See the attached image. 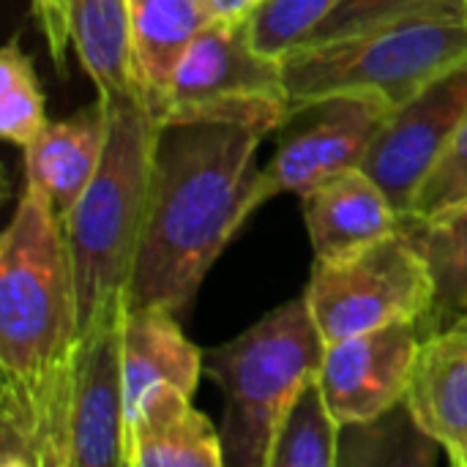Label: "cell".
Here are the masks:
<instances>
[{
    "mask_svg": "<svg viewBox=\"0 0 467 467\" xmlns=\"http://www.w3.org/2000/svg\"><path fill=\"white\" fill-rule=\"evenodd\" d=\"M467 197V120L441 161L432 167L421 192L416 194L413 211L405 219H430Z\"/></svg>",
    "mask_w": 467,
    "mask_h": 467,
    "instance_id": "23",
    "label": "cell"
},
{
    "mask_svg": "<svg viewBox=\"0 0 467 467\" xmlns=\"http://www.w3.org/2000/svg\"><path fill=\"white\" fill-rule=\"evenodd\" d=\"M342 451V424L331 413L317 375L293 400L271 454V467H334Z\"/></svg>",
    "mask_w": 467,
    "mask_h": 467,
    "instance_id": "20",
    "label": "cell"
},
{
    "mask_svg": "<svg viewBox=\"0 0 467 467\" xmlns=\"http://www.w3.org/2000/svg\"><path fill=\"white\" fill-rule=\"evenodd\" d=\"M33 19L60 77H66V49L71 44V0H30Z\"/></svg>",
    "mask_w": 467,
    "mask_h": 467,
    "instance_id": "25",
    "label": "cell"
},
{
    "mask_svg": "<svg viewBox=\"0 0 467 467\" xmlns=\"http://www.w3.org/2000/svg\"><path fill=\"white\" fill-rule=\"evenodd\" d=\"M465 315H467V312H465ZM465 315H462V317H465Z\"/></svg>",
    "mask_w": 467,
    "mask_h": 467,
    "instance_id": "28",
    "label": "cell"
},
{
    "mask_svg": "<svg viewBox=\"0 0 467 467\" xmlns=\"http://www.w3.org/2000/svg\"><path fill=\"white\" fill-rule=\"evenodd\" d=\"M391 104L375 93H334L296 107L279 126L271 161L257 170L246 216L276 194L304 197L326 178L364 167V159L391 115Z\"/></svg>",
    "mask_w": 467,
    "mask_h": 467,
    "instance_id": "8",
    "label": "cell"
},
{
    "mask_svg": "<svg viewBox=\"0 0 467 467\" xmlns=\"http://www.w3.org/2000/svg\"><path fill=\"white\" fill-rule=\"evenodd\" d=\"M304 298L326 345L402 320H421L432 331L435 279L405 219L364 249L315 260Z\"/></svg>",
    "mask_w": 467,
    "mask_h": 467,
    "instance_id": "6",
    "label": "cell"
},
{
    "mask_svg": "<svg viewBox=\"0 0 467 467\" xmlns=\"http://www.w3.org/2000/svg\"><path fill=\"white\" fill-rule=\"evenodd\" d=\"M44 93L30 55L11 38L0 49V134L16 148H27L47 126Z\"/></svg>",
    "mask_w": 467,
    "mask_h": 467,
    "instance_id": "21",
    "label": "cell"
},
{
    "mask_svg": "<svg viewBox=\"0 0 467 467\" xmlns=\"http://www.w3.org/2000/svg\"><path fill=\"white\" fill-rule=\"evenodd\" d=\"M265 137L230 120L159 123L129 306L186 315L211 265L249 222L246 197Z\"/></svg>",
    "mask_w": 467,
    "mask_h": 467,
    "instance_id": "2",
    "label": "cell"
},
{
    "mask_svg": "<svg viewBox=\"0 0 467 467\" xmlns=\"http://www.w3.org/2000/svg\"><path fill=\"white\" fill-rule=\"evenodd\" d=\"M467 57V3L432 0L367 30L282 57L293 109L334 93H375L394 109Z\"/></svg>",
    "mask_w": 467,
    "mask_h": 467,
    "instance_id": "4",
    "label": "cell"
},
{
    "mask_svg": "<svg viewBox=\"0 0 467 467\" xmlns=\"http://www.w3.org/2000/svg\"><path fill=\"white\" fill-rule=\"evenodd\" d=\"M405 227L419 241L435 279L432 331L451 328L467 312V197L430 219H405Z\"/></svg>",
    "mask_w": 467,
    "mask_h": 467,
    "instance_id": "19",
    "label": "cell"
},
{
    "mask_svg": "<svg viewBox=\"0 0 467 467\" xmlns=\"http://www.w3.org/2000/svg\"><path fill=\"white\" fill-rule=\"evenodd\" d=\"M101 101L107 104L101 164L77 205L60 216L82 334L129 309L159 134V120L142 99L115 96Z\"/></svg>",
    "mask_w": 467,
    "mask_h": 467,
    "instance_id": "3",
    "label": "cell"
},
{
    "mask_svg": "<svg viewBox=\"0 0 467 467\" xmlns=\"http://www.w3.org/2000/svg\"><path fill=\"white\" fill-rule=\"evenodd\" d=\"M339 0H263L249 19V33L265 55L285 57L301 47Z\"/></svg>",
    "mask_w": 467,
    "mask_h": 467,
    "instance_id": "22",
    "label": "cell"
},
{
    "mask_svg": "<svg viewBox=\"0 0 467 467\" xmlns=\"http://www.w3.org/2000/svg\"><path fill=\"white\" fill-rule=\"evenodd\" d=\"M129 8L142 93L159 115L183 52L213 19L211 5L208 0H129Z\"/></svg>",
    "mask_w": 467,
    "mask_h": 467,
    "instance_id": "17",
    "label": "cell"
},
{
    "mask_svg": "<svg viewBox=\"0 0 467 467\" xmlns=\"http://www.w3.org/2000/svg\"><path fill=\"white\" fill-rule=\"evenodd\" d=\"M290 112L282 57L257 49L249 22L211 19L183 52L156 120H230L274 134Z\"/></svg>",
    "mask_w": 467,
    "mask_h": 467,
    "instance_id": "7",
    "label": "cell"
},
{
    "mask_svg": "<svg viewBox=\"0 0 467 467\" xmlns=\"http://www.w3.org/2000/svg\"><path fill=\"white\" fill-rule=\"evenodd\" d=\"M326 342L306 298L287 301L205 353V372L224 394L222 443L230 467H271L279 427L298 391L317 375Z\"/></svg>",
    "mask_w": 467,
    "mask_h": 467,
    "instance_id": "5",
    "label": "cell"
},
{
    "mask_svg": "<svg viewBox=\"0 0 467 467\" xmlns=\"http://www.w3.org/2000/svg\"><path fill=\"white\" fill-rule=\"evenodd\" d=\"M451 328H457V331H462V334H467V315H465V317H460V320H457V323H454Z\"/></svg>",
    "mask_w": 467,
    "mask_h": 467,
    "instance_id": "27",
    "label": "cell"
},
{
    "mask_svg": "<svg viewBox=\"0 0 467 467\" xmlns=\"http://www.w3.org/2000/svg\"><path fill=\"white\" fill-rule=\"evenodd\" d=\"M430 326L402 320L326 345L317 380L342 427L369 424L405 405Z\"/></svg>",
    "mask_w": 467,
    "mask_h": 467,
    "instance_id": "10",
    "label": "cell"
},
{
    "mask_svg": "<svg viewBox=\"0 0 467 467\" xmlns=\"http://www.w3.org/2000/svg\"><path fill=\"white\" fill-rule=\"evenodd\" d=\"M263 0H208L211 16L222 22H249Z\"/></svg>",
    "mask_w": 467,
    "mask_h": 467,
    "instance_id": "26",
    "label": "cell"
},
{
    "mask_svg": "<svg viewBox=\"0 0 467 467\" xmlns=\"http://www.w3.org/2000/svg\"><path fill=\"white\" fill-rule=\"evenodd\" d=\"M427 3L432 0H339V5L317 25V30L304 44L334 41V38L367 30L372 25H380L386 19H394L400 14H408L413 8H421Z\"/></svg>",
    "mask_w": 467,
    "mask_h": 467,
    "instance_id": "24",
    "label": "cell"
},
{
    "mask_svg": "<svg viewBox=\"0 0 467 467\" xmlns=\"http://www.w3.org/2000/svg\"><path fill=\"white\" fill-rule=\"evenodd\" d=\"M126 312L82 334L74 391V467H123Z\"/></svg>",
    "mask_w": 467,
    "mask_h": 467,
    "instance_id": "11",
    "label": "cell"
},
{
    "mask_svg": "<svg viewBox=\"0 0 467 467\" xmlns=\"http://www.w3.org/2000/svg\"><path fill=\"white\" fill-rule=\"evenodd\" d=\"M467 120V57L391 109L378 131L364 170L408 216L416 194Z\"/></svg>",
    "mask_w": 467,
    "mask_h": 467,
    "instance_id": "9",
    "label": "cell"
},
{
    "mask_svg": "<svg viewBox=\"0 0 467 467\" xmlns=\"http://www.w3.org/2000/svg\"><path fill=\"white\" fill-rule=\"evenodd\" d=\"M465 3H467V0H465Z\"/></svg>",
    "mask_w": 467,
    "mask_h": 467,
    "instance_id": "29",
    "label": "cell"
},
{
    "mask_svg": "<svg viewBox=\"0 0 467 467\" xmlns=\"http://www.w3.org/2000/svg\"><path fill=\"white\" fill-rule=\"evenodd\" d=\"M71 44L99 99L142 93L129 0H71Z\"/></svg>",
    "mask_w": 467,
    "mask_h": 467,
    "instance_id": "18",
    "label": "cell"
},
{
    "mask_svg": "<svg viewBox=\"0 0 467 467\" xmlns=\"http://www.w3.org/2000/svg\"><path fill=\"white\" fill-rule=\"evenodd\" d=\"M205 369V353L186 339L181 317L159 304L129 306L123 326V386L126 413L137 400L159 386L172 383L194 394Z\"/></svg>",
    "mask_w": 467,
    "mask_h": 467,
    "instance_id": "16",
    "label": "cell"
},
{
    "mask_svg": "<svg viewBox=\"0 0 467 467\" xmlns=\"http://www.w3.org/2000/svg\"><path fill=\"white\" fill-rule=\"evenodd\" d=\"M104 142L107 104L101 99L74 118L49 120L22 150L27 189L44 194L57 216H66L93 181L101 164Z\"/></svg>",
    "mask_w": 467,
    "mask_h": 467,
    "instance_id": "15",
    "label": "cell"
},
{
    "mask_svg": "<svg viewBox=\"0 0 467 467\" xmlns=\"http://www.w3.org/2000/svg\"><path fill=\"white\" fill-rule=\"evenodd\" d=\"M301 200L315 260H337L364 249L397 233L405 219L364 167L326 178Z\"/></svg>",
    "mask_w": 467,
    "mask_h": 467,
    "instance_id": "13",
    "label": "cell"
},
{
    "mask_svg": "<svg viewBox=\"0 0 467 467\" xmlns=\"http://www.w3.org/2000/svg\"><path fill=\"white\" fill-rule=\"evenodd\" d=\"M413 424L449 457L467 467V334H427L405 397Z\"/></svg>",
    "mask_w": 467,
    "mask_h": 467,
    "instance_id": "14",
    "label": "cell"
},
{
    "mask_svg": "<svg viewBox=\"0 0 467 467\" xmlns=\"http://www.w3.org/2000/svg\"><path fill=\"white\" fill-rule=\"evenodd\" d=\"M172 383L148 389L126 413L123 467H224L222 432Z\"/></svg>",
    "mask_w": 467,
    "mask_h": 467,
    "instance_id": "12",
    "label": "cell"
},
{
    "mask_svg": "<svg viewBox=\"0 0 467 467\" xmlns=\"http://www.w3.org/2000/svg\"><path fill=\"white\" fill-rule=\"evenodd\" d=\"M79 348L63 222L25 186L0 241V467H74Z\"/></svg>",
    "mask_w": 467,
    "mask_h": 467,
    "instance_id": "1",
    "label": "cell"
}]
</instances>
